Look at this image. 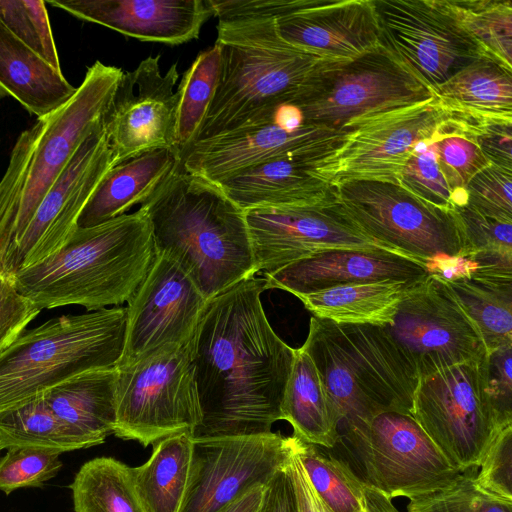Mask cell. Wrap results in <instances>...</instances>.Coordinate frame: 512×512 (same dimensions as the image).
<instances>
[{
	"label": "cell",
	"instance_id": "10",
	"mask_svg": "<svg viewBox=\"0 0 512 512\" xmlns=\"http://www.w3.org/2000/svg\"><path fill=\"white\" fill-rule=\"evenodd\" d=\"M115 368L116 437L147 447L172 435H194L202 413L189 344H168Z\"/></svg>",
	"mask_w": 512,
	"mask_h": 512
},
{
	"label": "cell",
	"instance_id": "7",
	"mask_svg": "<svg viewBox=\"0 0 512 512\" xmlns=\"http://www.w3.org/2000/svg\"><path fill=\"white\" fill-rule=\"evenodd\" d=\"M125 331L126 308L121 307L62 315L25 330L0 353V413L78 374L115 367Z\"/></svg>",
	"mask_w": 512,
	"mask_h": 512
},
{
	"label": "cell",
	"instance_id": "41",
	"mask_svg": "<svg viewBox=\"0 0 512 512\" xmlns=\"http://www.w3.org/2000/svg\"><path fill=\"white\" fill-rule=\"evenodd\" d=\"M434 139L420 142L416 146L401 169L397 184L434 207L452 211L453 192L438 167Z\"/></svg>",
	"mask_w": 512,
	"mask_h": 512
},
{
	"label": "cell",
	"instance_id": "30",
	"mask_svg": "<svg viewBox=\"0 0 512 512\" xmlns=\"http://www.w3.org/2000/svg\"><path fill=\"white\" fill-rule=\"evenodd\" d=\"M420 281H378L336 286L296 297L313 317L339 325H392L398 307Z\"/></svg>",
	"mask_w": 512,
	"mask_h": 512
},
{
	"label": "cell",
	"instance_id": "24",
	"mask_svg": "<svg viewBox=\"0 0 512 512\" xmlns=\"http://www.w3.org/2000/svg\"><path fill=\"white\" fill-rule=\"evenodd\" d=\"M316 161L280 157L245 167L218 184L243 211L316 205L335 198L334 189L315 172Z\"/></svg>",
	"mask_w": 512,
	"mask_h": 512
},
{
	"label": "cell",
	"instance_id": "13",
	"mask_svg": "<svg viewBox=\"0 0 512 512\" xmlns=\"http://www.w3.org/2000/svg\"><path fill=\"white\" fill-rule=\"evenodd\" d=\"M448 119L434 97L361 119L346 127L341 143L315 163V172L330 186L351 180L397 184L416 146L436 138Z\"/></svg>",
	"mask_w": 512,
	"mask_h": 512
},
{
	"label": "cell",
	"instance_id": "4",
	"mask_svg": "<svg viewBox=\"0 0 512 512\" xmlns=\"http://www.w3.org/2000/svg\"><path fill=\"white\" fill-rule=\"evenodd\" d=\"M122 73L95 61L69 101L18 136L0 180V267L78 147L101 122Z\"/></svg>",
	"mask_w": 512,
	"mask_h": 512
},
{
	"label": "cell",
	"instance_id": "2",
	"mask_svg": "<svg viewBox=\"0 0 512 512\" xmlns=\"http://www.w3.org/2000/svg\"><path fill=\"white\" fill-rule=\"evenodd\" d=\"M157 253L172 256L209 300L256 274L245 212L180 164L141 204Z\"/></svg>",
	"mask_w": 512,
	"mask_h": 512
},
{
	"label": "cell",
	"instance_id": "36",
	"mask_svg": "<svg viewBox=\"0 0 512 512\" xmlns=\"http://www.w3.org/2000/svg\"><path fill=\"white\" fill-rule=\"evenodd\" d=\"M221 63L215 43L199 53L185 71L176 90L175 149L178 154L191 145L216 91Z\"/></svg>",
	"mask_w": 512,
	"mask_h": 512
},
{
	"label": "cell",
	"instance_id": "11",
	"mask_svg": "<svg viewBox=\"0 0 512 512\" xmlns=\"http://www.w3.org/2000/svg\"><path fill=\"white\" fill-rule=\"evenodd\" d=\"M410 414L456 469L477 470L501 430L488 391L486 358L420 377Z\"/></svg>",
	"mask_w": 512,
	"mask_h": 512
},
{
	"label": "cell",
	"instance_id": "40",
	"mask_svg": "<svg viewBox=\"0 0 512 512\" xmlns=\"http://www.w3.org/2000/svg\"><path fill=\"white\" fill-rule=\"evenodd\" d=\"M475 474L476 470L462 472L448 485L410 499L407 512H512V502L476 486Z\"/></svg>",
	"mask_w": 512,
	"mask_h": 512
},
{
	"label": "cell",
	"instance_id": "22",
	"mask_svg": "<svg viewBox=\"0 0 512 512\" xmlns=\"http://www.w3.org/2000/svg\"><path fill=\"white\" fill-rule=\"evenodd\" d=\"M431 273L425 265L387 249L331 248L264 275V282L265 290L282 289L296 296L349 284L417 282Z\"/></svg>",
	"mask_w": 512,
	"mask_h": 512
},
{
	"label": "cell",
	"instance_id": "46",
	"mask_svg": "<svg viewBox=\"0 0 512 512\" xmlns=\"http://www.w3.org/2000/svg\"><path fill=\"white\" fill-rule=\"evenodd\" d=\"M453 113L490 164L512 170V119Z\"/></svg>",
	"mask_w": 512,
	"mask_h": 512
},
{
	"label": "cell",
	"instance_id": "32",
	"mask_svg": "<svg viewBox=\"0 0 512 512\" xmlns=\"http://www.w3.org/2000/svg\"><path fill=\"white\" fill-rule=\"evenodd\" d=\"M150 458L132 467L149 512H179L190 480L194 438L181 433L154 443Z\"/></svg>",
	"mask_w": 512,
	"mask_h": 512
},
{
	"label": "cell",
	"instance_id": "12",
	"mask_svg": "<svg viewBox=\"0 0 512 512\" xmlns=\"http://www.w3.org/2000/svg\"><path fill=\"white\" fill-rule=\"evenodd\" d=\"M365 482L392 500L440 489L460 473L411 414L386 410L344 428Z\"/></svg>",
	"mask_w": 512,
	"mask_h": 512
},
{
	"label": "cell",
	"instance_id": "23",
	"mask_svg": "<svg viewBox=\"0 0 512 512\" xmlns=\"http://www.w3.org/2000/svg\"><path fill=\"white\" fill-rule=\"evenodd\" d=\"M72 16L140 41L180 45L197 39L213 17L206 0L48 1Z\"/></svg>",
	"mask_w": 512,
	"mask_h": 512
},
{
	"label": "cell",
	"instance_id": "35",
	"mask_svg": "<svg viewBox=\"0 0 512 512\" xmlns=\"http://www.w3.org/2000/svg\"><path fill=\"white\" fill-rule=\"evenodd\" d=\"M10 447H32L61 454L85 449L87 445L41 396L0 413V448Z\"/></svg>",
	"mask_w": 512,
	"mask_h": 512
},
{
	"label": "cell",
	"instance_id": "6",
	"mask_svg": "<svg viewBox=\"0 0 512 512\" xmlns=\"http://www.w3.org/2000/svg\"><path fill=\"white\" fill-rule=\"evenodd\" d=\"M215 43L218 83L193 143L231 132L283 101L323 60L280 39L268 16L218 19Z\"/></svg>",
	"mask_w": 512,
	"mask_h": 512
},
{
	"label": "cell",
	"instance_id": "21",
	"mask_svg": "<svg viewBox=\"0 0 512 512\" xmlns=\"http://www.w3.org/2000/svg\"><path fill=\"white\" fill-rule=\"evenodd\" d=\"M274 26L284 42L324 60L353 59L380 45L374 0H296Z\"/></svg>",
	"mask_w": 512,
	"mask_h": 512
},
{
	"label": "cell",
	"instance_id": "37",
	"mask_svg": "<svg viewBox=\"0 0 512 512\" xmlns=\"http://www.w3.org/2000/svg\"><path fill=\"white\" fill-rule=\"evenodd\" d=\"M445 11L488 55L512 67L510 0H439Z\"/></svg>",
	"mask_w": 512,
	"mask_h": 512
},
{
	"label": "cell",
	"instance_id": "50",
	"mask_svg": "<svg viewBox=\"0 0 512 512\" xmlns=\"http://www.w3.org/2000/svg\"><path fill=\"white\" fill-rule=\"evenodd\" d=\"M289 443L290 453L286 466L294 485L298 512H332L311 485L307 474L292 447L290 436Z\"/></svg>",
	"mask_w": 512,
	"mask_h": 512
},
{
	"label": "cell",
	"instance_id": "34",
	"mask_svg": "<svg viewBox=\"0 0 512 512\" xmlns=\"http://www.w3.org/2000/svg\"><path fill=\"white\" fill-rule=\"evenodd\" d=\"M292 447L316 493L332 512H365L369 485L328 448L290 436Z\"/></svg>",
	"mask_w": 512,
	"mask_h": 512
},
{
	"label": "cell",
	"instance_id": "19",
	"mask_svg": "<svg viewBox=\"0 0 512 512\" xmlns=\"http://www.w3.org/2000/svg\"><path fill=\"white\" fill-rule=\"evenodd\" d=\"M290 453L289 436L194 438L190 480L179 512H220L257 485H267Z\"/></svg>",
	"mask_w": 512,
	"mask_h": 512
},
{
	"label": "cell",
	"instance_id": "49",
	"mask_svg": "<svg viewBox=\"0 0 512 512\" xmlns=\"http://www.w3.org/2000/svg\"><path fill=\"white\" fill-rule=\"evenodd\" d=\"M258 512H298L294 485L286 464L267 483Z\"/></svg>",
	"mask_w": 512,
	"mask_h": 512
},
{
	"label": "cell",
	"instance_id": "18",
	"mask_svg": "<svg viewBox=\"0 0 512 512\" xmlns=\"http://www.w3.org/2000/svg\"><path fill=\"white\" fill-rule=\"evenodd\" d=\"M207 302L172 256L157 253L128 301L125 344L116 366L134 364L168 344L188 345Z\"/></svg>",
	"mask_w": 512,
	"mask_h": 512
},
{
	"label": "cell",
	"instance_id": "17",
	"mask_svg": "<svg viewBox=\"0 0 512 512\" xmlns=\"http://www.w3.org/2000/svg\"><path fill=\"white\" fill-rule=\"evenodd\" d=\"M244 212L256 273H274L324 249L383 248L361 231L336 197L316 205Z\"/></svg>",
	"mask_w": 512,
	"mask_h": 512
},
{
	"label": "cell",
	"instance_id": "29",
	"mask_svg": "<svg viewBox=\"0 0 512 512\" xmlns=\"http://www.w3.org/2000/svg\"><path fill=\"white\" fill-rule=\"evenodd\" d=\"M281 420L293 436L307 443L333 448L340 440V417L309 354L295 349V357L280 406Z\"/></svg>",
	"mask_w": 512,
	"mask_h": 512
},
{
	"label": "cell",
	"instance_id": "9",
	"mask_svg": "<svg viewBox=\"0 0 512 512\" xmlns=\"http://www.w3.org/2000/svg\"><path fill=\"white\" fill-rule=\"evenodd\" d=\"M307 124L343 131L355 122L431 100V89L381 44L349 60H321L288 95Z\"/></svg>",
	"mask_w": 512,
	"mask_h": 512
},
{
	"label": "cell",
	"instance_id": "51",
	"mask_svg": "<svg viewBox=\"0 0 512 512\" xmlns=\"http://www.w3.org/2000/svg\"><path fill=\"white\" fill-rule=\"evenodd\" d=\"M266 485H257L242 494L220 512H258Z\"/></svg>",
	"mask_w": 512,
	"mask_h": 512
},
{
	"label": "cell",
	"instance_id": "1",
	"mask_svg": "<svg viewBox=\"0 0 512 512\" xmlns=\"http://www.w3.org/2000/svg\"><path fill=\"white\" fill-rule=\"evenodd\" d=\"M250 277L208 300L190 341L202 421L193 438L261 435L281 420L295 349L272 329Z\"/></svg>",
	"mask_w": 512,
	"mask_h": 512
},
{
	"label": "cell",
	"instance_id": "26",
	"mask_svg": "<svg viewBox=\"0 0 512 512\" xmlns=\"http://www.w3.org/2000/svg\"><path fill=\"white\" fill-rule=\"evenodd\" d=\"M76 90L61 70L51 66L0 23V99L17 100L38 119L63 106Z\"/></svg>",
	"mask_w": 512,
	"mask_h": 512
},
{
	"label": "cell",
	"instance_id": "20",
	"mask_svg": "<svg viewBox=\"0 0 512 512\" xmlns=\"http://www.w3.org/2000/svg\"><path fill=\"white\" fill-rule=\"evenodd\" d=\"M160 56H149L122 73L102 116L113 166L147 151L175 148L177 64L161 73Z\"/></svg>",
	"mask_w": 512,
	"mask_h": 512
},
{
	"label": "cell",
	"instance_id": "14",
	"mask_svg": "<svg viewBox=\"0 0 512 512\" xmlns=\"http://www.w3.org/2000/svg\"><path fill=\"white\" fill-rule=\"evenodd\" d=\"M384 328L413 361L419 378L487 356L477 325L435 273L409 291L392 325Z\"/></svg>",
	"mask_w": 512,
	"mask_h": 512
},
{
	"label": "cell",
	"instance_id": "5",
	"mask_svg": "<svg viewBox=\"0 0 512 512\" xmlns=\"http://www.w3.org/2000/svg\"><path fill=\"white\" fill-rule=\"evenodd\" d=\"M312 358L344 428L386 411L410 414L419 375L384 327L310 318L301 346Z\"/></svg>",
	"mask_w": 512,
	"mask_h": 512
},
{
	"label": "cell",
	"instance_id": "38",
	"mask_svg": "<svg viewBox=\"0 0 512 512\" xmlns=\"http://www.w3.org/2000/svg\"><path fill=\"white\" fill-rule=\"evenodd\" d=\"M438 167L453 192L454 207L467 204L466 186L490 165L476 142L464 134L449 112L443 130L433 141Z\"/></svg>",
	"mask_w": 512,
	"mask_h": 512
},
{
	"label": "cell",
	"instance_id": "52",
	"mask_svg": "<svg viewBox=\"0 0 512 512\" xmlns=\"http://www.w3.org/2000/svg\"><path fill=\"white\" fill-rule=\"evenodd\" d=\"M365 512H399L392 500L369 485L368 503Z\"/></svg>",
	"mask_w": 512,
	"mask_h": 512
},
{
	"label": "cell",
	"instance_id": "33",
	"mask_svg": "<svg viewBox=\"0 0 512 512\" xmlns=\"http://www.w3.org/2000/svg\"><path fill=\"white\" fill-rule=\"evenodd\" d=\"M69 487L74 512H149L132 467L113 457L84 463Z\"/></svg>",
	"mask_w": 512,
	"mask_h": 512
},
{
	"label": "cell",
	"instance_id": "47",
	"mask_svg": "<svg viewBox=\"0 0 512 512\" xmlns=\"http://www.w3.org/2000/svg\"><path fill=\"white\" fill-rule=\"evenodd\" d=\"M41 311L16 290L10 276L0 273V353L26 330Z\"/></svg>",
	"mask_w": 512,
	"mask_h": 512
},
{
	"label": "cell",
	"instance_id": "43",
	"mask_svg": "<svg viewBox=\"0 0 512 512\" xmlns=\"http://www.w3.org/2000/svg\"><path fill=\"white\" fill-rule=\"evenodd\" d=\"M453 212L469 257L480 252L512 253V221L488 216L469 204L455 206Z\"/></svg>",
	"mask_w": 512,
	"mask_h": 512
},
{
	"label": "cell",
	"instance_id": "16",
	"mask_svg": "<svg viewBox=\"0 0 512 512\" xmlns=\"http://www.w3.org/2000/svg\"><path fill=\"white\" fill-rule=\"evenodd\" d=\"M111 167L112 152L101 120L44 196L20 240L8 251L0 273L11 276L60 249L77 228L84 206Z\"/></svg>",
	"mask_w": 512,
	"mask_h": 512
},
{
	"label": "cell",
	"instance_id": "39",
	"mask_svg": "<svg viewBox=\"0 0 512 512\" xmlns=\"http://www.w3.org/2000/svg\"><path fill=\"white\" fill-rule=\"evenodd\" d=\"M0 23L51 66L61 70L45 1L0 0Z\"/></svg>",
	"mask_w": 512,
	"mask_h": 512
},
{
	"label": "cell",
	"instance_id": "3",
	"mask_svg": "<svg viewBox=\"0 0 512 512\" xmlns=\"http://www.w3.org/2000/svg\"><path fill=\"white\" fill-rule=\"evenodd\" d=\"M156 256L150 222L138 209L97 226L77 227L55 253L10 277L40 310L80 305L95 311L128 302Z\"/></svg>",
	"mask_w": 512,
	"mask_h": 512
},
{
	"label": "cell",
	"instance_id": "45",
	"mask_svg": "<svg viewBox=\"0 0 512 512\" xmlns=\"http://www.w3.org/2000/svg\"><path fill=\"white\" fill-rule=\"evenodd\" d=\"M466 193L479 212L512 221V170L490 164L471 178Z\"/></svg>",
	"mask_w": 512,
	"mask_h": 512
},
{
	"label": "cell",
	"instance_id": "25",
	"mask_svg": "<svg viewBox=\"0 0 512 512\" xmlns=\"http://www.w3.org/2000/svg\"><path fill=\"white\" fill-rule=\"evenodd\" d=\"M179 164L175 148H160L111 167L84 206L77 227L97 226L144 203Z\"/></svg>",
	"mask_w": 512,
	"mask_h": 512
},
{
	"label": "cell",
	"instance_id": "8",
	"mask_svg": "<svg viewBox=\"0 0 512 512\" xmlns=\"http://www.w3.org/2000/svg\"><path fill=\"white\" fill-rule=\"evenodd\" d=\"M332 187L348 216L383 248L445 280L466 271L469 252L453 210L434 207L390 182L351 180Z\"/></svg>",
	"mask_w": 512,
	"mask_h": 512
},
{
	"label": "cell",
	"instance_id": "53",
	"mask_svg": "<svg viewBox=\"0 0 512 512\" xmlns=\"http://www.w3.org/2000/svg\"><path fill=\"white\" fill-rule=\"evenodd\" d=\"M0 450H1V448H0Z\"/></svg>",
	"mask_w": 512,
	"mask_h": 512
},
{
	"label": "cell",
	"instance_id": "27",
	"mask_svg": "<svg viewBox=\"0 0 512 512\" xmlns=\"http://www.w3.org/2000/svg\"><path fill=\"white\" fill-rule=\"evenodd\" d=\"M115 367L83 372L42 396L51 410L87 445L102 444L115 426Z\"/></svg>",
	"mask_w": 512,
	"mask_h": 512
},
{
	"label": "cell",
	"instance_id": "42",
	"mask_svg": "<svg viewBox=\"0 0 512 512\" xmlns=\"http://www.w3.org/2000/svg\"><path fill=\"white\" fill-rule=\"evenodd\" d=\"M60 453L32 448L10 447L0 458V491L5 494L26 487H42L62 467Z\"/></svg>",
	"mask_w": 512,
	"mask_h": 512
},
{
	"label": "cell",
	"instance_id": "15",
	"mask_svg": "<svg viewBox=\"0 0 512 512\" xmlns=\"http://www.w3.org/2000/svg\"><path fill=\"white\" fill-rule=\"evenodd\" d=\"M380 44L431 91L488 55L439 0H374Z\"/></svg>",
	"mask_w": 512,
	"mask_h": 512
},
{
	"label": "cell",
	"instance_id": "28",
	"mask_svg": "<svg viewBox=\"0 0 512 512\" xmlns=\"http://www.w3.org/2000/svg\"><path fill=\"white\" fill-rule=\"evenodd\" d=\"M445 281L480 330L487 354L512 344V266L475 265Z\"/></svg>",
	"mask_w": 512,
	"mask_h": 512
},
{
	"label": "cell",
	"instance_id": "48",
	"mask_svg": "<svg viewBox=\"0 0 512 512\" xmlns=\"http://www.w3.org/2000/svg\"><path fill=\"white\" fill-rule=\"evenodd\" d=\"M511 366L512 344L502 346L487 354L488 391L499 429L512 425Z\"/></svg>",
	"mask_w": 512,
	"mask_h": 512
},
{
	"label": "cell",
	"instance_id": "44",
	"mask_svg": "<svg viewBox=\"0 0 512 512\" xmlns=\"http://www.w3.org/2000/svg\"><path fill=\"white\" fill-rule=\"evenodd\" d=\"M478 468L476 486L490 496L512 502V425L494 434Z\"/></svg>",
	"mask_w": 512,
	"mask_h": 512
},
{
	"label": "cell",
	"instance_id": "31",
	"mask_svg": "<svg viewBox=\"0 0 512 512\" xmlns=\"http://www.w3.org/2000/svg\"><path fill=\"white\" fill-rule=\"evenodd\" d=\"M447 110L512 119V67L484 55L432 90Z\"/></svg>",
	"mask_w": 512,
	"mask_h": 512
}]
</instances>
